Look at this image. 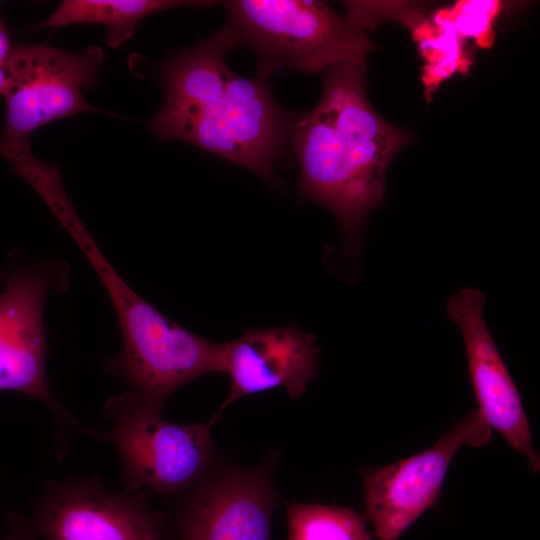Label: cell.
Here are the masks:
<instances>
[{
	"instance_id": "6da1fadb",
	"label": "cell",
	"mask_w": 540,
	"mask_h": 540,
	"mask_svg": "<svg viewBox=\"0 0 540 540\" xmlns=\"http://www.w3.org/2000/svg\"><path fill=\"white\" fill-rule=\"evenodd\" d=\"M322 76L318 104L291 121L289 139L301 195L334 214L346 248L356 254L367 216L385 197L389 164L409 135L370 104L365 57L335 64Z\"/></svg>"
},
{
	"instance_id": "7a4b0ae2",
	"label": "cell",
	"mask_w": 540,
	"mask_h": 540,
	"mask_svg": "<svg viewBox=\"0 0 540 540\" xmlns=\"http://www.w3.org/2000/svg\"><path fill=\"white\" fill-rule=\"evenodd\" d=\"M224 6L225 26L255 53L262 80L281 70L324 72L375 49L363 28L322 1L232 0Z\"/></svg>"
},
{
	"instance_id": "9c48e42d",
	"label": "cell",
	"mask_w": 540,
	"mask_h": 540,
	"mask_svg": "<svg viewBox=\"0 0 540 540\" xmlns=\"http://www.w3.org/2000/svg\"><path fill=\"white\" fill-rule=\"evenodd\" d=\"M490 438V427L473 410L429 449L385 467L362 470L365 519L374 538L398 540L435 504L458 450L482 446Z\"/></svg>"
},
{
	"instance_id": "30bf717a",
	"label": "cell",
	"mask_w": 540,
	"mask_h": 540,
	"mask_svg": "<svg viewBox=\"0 0 540 540\" xmlns=\"http://www.w3.org/2000/svg\"><path fill=\"white\" fill-rule=\"evenodd\" d=\"M485 295L467 287L448 300L449 319L463 338L477 411L490 429L496 430L532 469L539 470V456L517 387L502 359L484 319Z\"/></svg>"
},
{
	"instance_id": "8fae6325",
	"label": "cell",
	"mask_w": 540,
	"mask_h": 540,
	"mask_svg": "<svg viewBox=\"0 0 540 540\" xmlns=\"http://www.w3.org/2000/svg\"><path fill=\"white\" fill-rule=\"evenodd\" d=\"M318 365L315 337L295 325L245 330L225 343L223 373L229 377V390L209 422L214 425L226 408L252 394L281 388L292 398L301 396Z\"/></svg>"
},
{
	"instance_id": "52a82bcc",
	"label": "cell",
	"mask_w": 540,
	"mask_h": 540,
	"mask_svg": "<svg viewBox=\"0 0 540 540\" xmlns=\"http://www.w3.org/2000/svg\"><path fill=\"white\" fill-rule=\"evenodd\" d=\"M104 59L99 46L72 53L47 43L13 45L7 61L0 153L30 145L35 130L57 119L100 112L83 92L98 83Z\"/></svg>"
},
{
	"instance_id": "277c9868",
	"label": "cell",
	"mask_w": 540,
	"mask_h": 540,
	"mask_svg": "<svg viewBox=\"0 0 540 540\" xmlns=\"http://www.w3.org/2000/svg\"><path fill=\"white\" fill-rule=\"evenodd\" d=\"M133 391L112 396L103 408L111 427L93 429L90 438L109 444L122 465L124 491L147 488L165 497L192 486L206 471L217 449L213 425L180 424L162 418Z\"/></svg>"
},
{
	"instance_id": "7c38bea8",
	"label": "cell",
	"mask_w": 540,
	"mask_h": 540,
	"mask_svg": "<svg viewBox=\"0 0 540 540\" xmlns=\"http://www.w3.org/2000/svg\"><path fill=\"white\" fill-rule=\"evenodd\" d=\"M213 4L214 1L189 0H64L38 28L102 24L107 28V44L118 48L134 35L140 20L148 15L177 7H209Z\"/></svg>"
},
{
	"instance_id": "8992f818",
	"label": "cell",
	"mask_w": 540,
	"mask_h": 540,
	"mask_svg": "<svg viewBox=\"0 0 540 540\" xmlns=\"http://www.w3.org/2000/svg\"><path fill=\"white\" fill-rule=\"evenodd\" d=\"M68 266L48 261L8 274L0 294V391L25 394L48 409L54 424L55 450L65 456L74 435L93 430L57 400L46 372L43 306L46 296L68 286Z\"/></svg>"
},
{
	"instance_id": "5bb4252c",
	"label": "cell",
	"mask_w": 540,
	"mask_h": 540,
	"mask_svg": "<svg viewBox=\"0 0 540 540\" xmlns=\"http://www.w3.org/2000/svg\"><path fill=\"white\" fill-rule=\"evenodd\" d=\"M5 522L8 533L2 540H41L29 515L11 513Z\"/></svg>"
},
{
	"instance_id": "ba28073f",
	"label": "cell",
	"mask_w": 540,
	"mask_h": 540,
	"mask_svg": "<svg viewBox=\"0 0 540 540\" xmlns=\"http://www.w3.org/2000/svg\"><path fill=\"white\" fill-rule=\"evenodd\" d=\"M31 507L41 540H173L167 515L145 492H112L96 475L48 481Z\"/></svg>"
},
{
	"instance_id": "3957f363",
	"label": "cell",
	"mask_w": 540,
	"mask_h": 540,
	"mask_svg": "<svg viewBox=\"0 0 540 540\" xmlns=\"http://www.w3.org/2000/svg\"><path fill=\"white\" fill-rule=\"evenodd\" d=\"M291 119L260 78L232 74L200 104L159 113L149 127L159 140L193 144L277 183L273 166L289 139Z\"/></svg>"
},
{
	"instance_id": "4fadbf2b",
	"label": "cell",
	"mask_w": 540,
	"mask_h": 540,
	"mask_svg": "<svg viewBox=\"0 0 540 540\" xmlns=\"http://www.w3.org/2000/svg\"><path fill=\"white\" fill-rule=\"evenodd\" d=\"M289 540H376L352 508L287 502Z\"/></svg>"
},
{
	"instance_id": "5b68a950",
	"label": "cell",
	"mask_w": 540,
	"mask_h": 540,
	"mask_svg": "<svg viewBox=\"0 0 540 540\" xmlns=\"http://www.w3.org/2000/svg\"><path fill=\"white\" fill-rule=\"evenodd\" d=\"M278 458L274 449L260 463L244 466L216 451L192 486L166 497L173 540H273Z\"/></svg>"
}]
</instances>
